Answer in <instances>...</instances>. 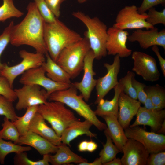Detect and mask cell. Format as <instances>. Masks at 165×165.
<instances>
[{"instance_id":"20","label":"cell","mask_w":165,"mask_h":165,"mask_svg":"<svg viewBox=\"0 0 165 165\" xmlns=\"http://www.w3.org/2000/svg\"><path fill=\"white\" fill-rule=\"evenodd\" d=\"M18 144L33 147L41 155L55 153L58 148L55 145L39 135L30 131L21 135Z\"/></svg>"},{"instance_id":"38","label":"cell","mask_w":165,"mask_h":165,"mask_svg":"<svg viewBox=\"0 0 165 165\" xmlns=\"http://www.w3.org/2000/svg\"><path fill=\"white\" fill-rule=\"evenodd\" d=\"M147 13L148 17L146 21L152 25L158 24H162L165 25V9L162 11H158L155 8L152 7L149 9Z\"/></svg>"},{"instance_id":"40","label":"cell","mask_w":165,"mask_h":165,"mask_svg":"<svg viewBox=\"0 0 165 165\" xmlns=\"http://www.w3.org/2000/svg\"><path fill=\"white\" fill-rule=\"evenodd\" d=\"M134 77H133L132 79L133 86L136 90L138 101L141 103L144 104L147 97L145 90V88L146 86L145 84L137 80Z\"/></svg>"},{"instance_id":"29","label":"cell","mask_w":165,"mask_h":165,"mask_svg":"<svg viewBox=\"0 0 165 165\" xmlns=\"http://www.w3.org/2000/svg\"><path fill=\"white\" fill-rule=\"evenodd\" d=\"M105 134L106 141L103 145V148L100 152L99 156L102 165L110 162L116 157V155L121 151L114 145L112 141L107 130L105 129Z\"/></svg>"},{"instance_id":"28","label":"cell","mask_w":165,"mask_h":165,"mask_svg":"<svg viewBox=\"0 0 165 165\" xmlns=\"http://www.w3.org/2000/svg\"><path fill=\"white\" fill-rule=\"evenodd\" d=\"M145 90L149 94L154 109H163L165 107V90L164 88L156 84L146 86Z\"/></svg>"},{"instance_id":"22","label":"cell","mask_w":165,"mask_h":165,"mask_svg":"<svg viewBox=\"0 0 165 165\" xmlns=\"http://www.w3.org/2000/svg\"><path fill=\"white\" fill-rule=\"evenodd\" d=\"M93 125L88 120H78L72 123L63 132L60 137L62 142L70 146L71 142L79 136L86 135L91 138L96 137L97 134L92 132L90 129Z\"/></svg>"},{"instance_id":"32","label":"cell","mask_w":165,"mask_h":165,"mask_svg":"<svg viewBox=\"0 0 165 165\" xmlns=\"http://www.w3.org/2000/svg\"><path fill=\"white\" fill-rule=\"evenodd\" d=\"M24 14L15 6L13 0H3L0 6V22H4L12 17L19 18Z\"/></svg>"},{"instance_id":"30","label":"cell","mask_w":165,"mask_h":165,"mask_svg":"<svg viewBox=\"0 0 165 165\" xmlns=\"http://www.w3.org/2000/svg\"><path fill=\"white\" fill-rule=\"evenodd\" d=\"M0 130V138L18 144L20 135L17 128L8 118L4 117Z\"/></svg>"},{"instance_id":"47","label":"cell","mask_w":165,"mask_h":165,"mask_svg":"<svg viewBox=\"0 0 165 165\" xmlns=\"http://www.w3.org/2000/svg\"><path fill=\"white\" fill-rule=\"evenodd\" d=\"M79 165H102L100 158L96 159L93 162L89 163L87 162L80 163Z\"/></svg>"},{"instance_id":"10","label":"cell","mask_w":165,"mask_h":165,"mask_svg":"<svg viewBox=\"0 0 165 165\" xmlns=\"http://www.w3.org/2000/svg\"><path fill=\"white\" fill-rule=\"evenodd\" d=\"M46 72L42 66L28 70L23 73L19 80L23 85L34 84L43 87L49 96L53 92L67 89L71 84L59 83L54 81L45 75Z\"/></svg>"},{"instance_id":"25","label":"cell","mask_w":165,"mask_h":165,"mask_svg":"<svg viewBox=\"0 0 165 165\" xmlns=\"http://www.w3.org/2000/svg\"><path fill=\"white\" fill-rule=\"evenodd\" d=\"M114 95L110 100L101 99L98 102L97 108L94 111L97 116H101L112 115L117 117L119 111L118 99L119 95L123 90V86L121 83H118L114 87Z\"/></svg>"},{"instance_id":"16","label":"cell","mask_w":165,"mask_h":165,"mask_svg":"<svg viewBox=\"0 0 165 165\" xmlns=\"http://www.w3.org/2000/svg\"><path fill=\"white\" fill-rule=\"evenodd\" d=\"M122 165H145L150 153L139 142L128 139L122 148Z\"/></svg>"},{"instance_id":"49","label":"cell","mask_w":165,"mask_h":165,"mask_svg":"<svg viewBox=\"0 0 165 165\" xmlns=\"http://www.w3.org/2000/svg\"><path fill=\"white\" fill-rule=\"evenodd\" d=\"M157 133L164 134L165 133V120L163 122L160 129L156 132Z\"/></svg>"},{"instance_id":"14","label":"cell","mask_w":165,"mask_h":165,"mask_svg":"<svg viewBox=\"0 0 165 165\" xmlns=\"http://www.w3.org/2000/svg\"><path fill=\"white\" fill-rule=\"evenodd\" d=\"M107 33L106 44L107 54L118 55L120 58L127 57L131 54L132 50L126 46L129 35L127 31L113 25L108 29Z\"/></svg>"},{"instance_id":"1","label":"cell","mask_w":165,"mask_h":165,"mask_svg":"<svg viewBox=\"0 0 165 165\" xmlns=\"http://www.w3.org/2000/svg\"><path fill=\"white\" fill-rule=\"evenodd\" d=\"M27 9L24 19L13 27L10 43L16 46H29L45 55L48 52L44 38L45 22L34 2L30 3Z\"/></svg>"},{"instance_id":"41","label":"cell","mask_w":165,"mask_h":165,"mask_svg":"<svg viewBox=\"0 0 165 165\" xmlns=\"http://www.w3.org/2000/svg\"><path fill=\"white\" fill-rule=\"evenodd\" d=\"M165 152L162 151L149 154L146 165H164Z\"/></svg>"},{"instance_id":"34","label":"cell","mask_w":165,"mask_h":165,"mask_svg":"<svg viewBox=\"0 0 165 165\" xmlns=\"http://www.w3.org/2000/svg\"><path fill=\"white\" fill-rule=\"evenodd\" d=\"M13 102L0 94V115L8 118L12 122L18 117L13 104Z\"/></svg>"},{"instance_id":"17","label":"cell","mask_w":165,"mask_h":165,"mask_svg":"<svg viewBox=\"0 0 165 165\" xmlns=\"http://www.w3.org/2000/svg\"><path fill=\"white\" fill-rule=\"evenodd\" d=\"M128 39L131 42H137L143 49L156 45L162 47L165 50V29L160 31L156 27L146 30L138 29L134 31Z\"/></svg>"},{"instance_id":"31","label":"cell","mask_w":165,"mask_h":165,"mask_svg":"<svg viewBox=\"0 0 165 165\" xmlns=\"http://www.w3.org/2000/svg\"><path fill=\"white\" fill-rule=\"evenodd\" d=\"M38 106L35 105L28 108L23 116H18L16 120L13 122L20 135L25 134L28 131L29 124L37 112Z\"/></svg>"},{"instance_id":"12","label":"cell","mask_w":165,"mask_h":165,"mask_svg":"<svg viewBox=\"0 0 165 165\" xmlns=\"http://www.w3.org/2000/svg\"><path fill=\"white\" fill-rule=\"evenodd\" d=\"M134 61L132 71L141 76L145 81L155 82L158 80L160 73L156 59L145 53L135 51L132 53Z\"/></svg>"},{"instance_id":"23","label":"cell","mask_w":165,"mask_h":165,"mask_svg":"<svg viewBox=\"0 0 165 165\" xmlns=\"http://www.w3.org/2000/svg\"><path fill=\"white\" fill-rule=\"evenodd\" d=\"M105 121L107 127L105 129L115 145L121 151L128 138L126 136L124 129L119 123L117 117L111 115L101 117Z\"/></svg>"},{"instance_id":"7","label":"cell","mask_w":165,"mask_h":165,"mask_svg":"<svg viewBox=\"0 0 165 165\" xmlns=\"http://www.w3.org/2000/svg\"><path fill=\"white\" fill-rule=\"evenodd\" d=\"M19 54L22 59L20 63L11 66L5 63L0 73V75L5 77L13 88L15 79L17 76L28 70L41 66L46 60L43 54L31 53L24 50H20Z\"/></svg>"},{"instance_id":"27","label":"cell","mask_w":165,"mask_h":165,"mask_svg":"<svg viewBox=\"0 0 165 165\" xmlns=\"http://www.w3.org/2000/svg\"><path fill=\"white\" fill-rule=\"evenodd\" d=\"M31 147L25 146L15 144L11 141H6L0 138V163L3 164L6 156L12 153L16 154L31 150Z\"/></svg>"},{"instance_id":"19","label":"cell","mask_w":165,"mask_h":165,"mask_svg":"<svg viewBox=\"0 0 165 165\" xmlns=\"http://www.w3.org/2000/svg\"><path fill=\"white\" fill-rule=\"evenodd\" d=\"M136 115L135 121L129 127L141 125L148 126L152 132H156L165 120V110L149 109L141 106Z\"/></svg>"},{"instance_id":"43","label":"cell","mask_w":165,"mask_h":165,"mask_svg":"<svg viewBox=\"0 0 165 165\" xmlns=\"http://www.w3.org/2000/svg\"><path fill=\"white\" fill-rule=\"evenodd\" d=\"M66 0H44L46 4L55 16L58 18L61 14V4Z\"/></svg>"},{"instance_id":"8","label":"cell","mask_w":165,"mask_h":165,"mask_svg":"<svg viewBox=\"0 0 165 165\" xmlns=\"http://www.w3.org/2000/svg\"><path fill=\"white\" fill-rule=\"evenodd\" d=\"M127 138L134 139L141 143L150 154L165 149V136L163 134L148 132L139 126L124 129Z\"/></svg>"},{"instance_id":"44","label":"cell","mask_w":165,"mask_h":165,"mask_svg":"<svg viewBox=\"0 0 165 165\" xmlns=\"http://www.w3.org/2000/svg\"><path fill=\"white\" fill-rule=\"evenodd\" d=\"M152 50L156 54L159 62L163 76L165 77V60L161 56L159 51V49L157 46L155 45L152 46Z\"/></svg>"},{"instance_id":"48","label":"cell","mask_w":165,"mask_h":165,"mask_svg":"<svg viewBox=\"0 0 165 165\" xmlns=\"http://www.w3.org/2000/svg\"><path fill=\"white\" fill-rule=\"evenodd\" d=\"M121 159L115 157L112 160L107 163L104 165H122Z\"/></svg>"},{"instance_id":"21","label":"cell","mask_w":165,"mask_h":165,"mask_svg":"<svg viewBox=\"0 0 165 165\" xmlns=\"http://www.w3.org/2000/svg\"><path fill=\"white\" fill-rule=\"evenodd\" d=\"M45 120L37 112L29 124L28 131L39 135L55 145H61L62 143L61 137L47 125Z\"/></svg>"},{"instance_id":"13","label":"cell","mask_w":165,"mask_h":165,"mask_svg":"<svg viewBox=\"0 0 165 165\" xmlns=\"http://www.w3.org/2000/svg\"><path fill=\"white\" fill-rule=\"evenodd\" d=\"M118 55H115L112 64H104L107 72L104 76L99 78L97 81L95 86L97 98L95 102L97 104L109 91L118 83V76L120 68V59Z\"/></svg>"},{"instance_id":"42","label":"cell","mask_w":165,"mask_h":165,"mask_svg":"<svg viewBox=\"0 0 165 165\" xmlns=\"http://www.w3.org/2000/svg\"><path fill=\"white\" fill-rule=\"evenodd\" d=\"M165 4V0H143L140 6L138 8L139 13H146L149 9L159 4L163 6Z\"/></svg>"},{"instance_id":"46","label":"cell","mask_w":165,"mask_h":165,"mask_svg":"<svg viewBox=\"0 0 165 165\" xmlns=\"http://www.w3.org/2000/svg\"><path fill=\"white\" fill-rule=\"evenodd\" d=\"M88 141L85 140L82 141L79 144L78 146V148L79 152L87 151Z\"/></svg>"},{"instance_id":"24","label":"cell","mask_w":165,"mask_h":165,"mask_svg":"<svg viewBox=\"0 0 165 165\" xmlns=\"http://www.w3.org/2000/svg\"><path fill=\"white\" fill-rule=\"evenodd\" d=\"M55 154L50 156V163L53 165H61L70 163L78 164L87 160L72 152L67 145L62 143L58 146Z\"/></svg>"},{"instance_id":"26","label":"cell","mask_w":165,"mask_h":165,"mask_svg":"<svg viewBox=\"0 0 165 165\" xmlns=\"http://www.w3.org/2000/svg\"><path fill=\"white\" fill-rule=\"evenodd\" d=\"M46 59L42 66L47 77L57 82L71 84L69 75L50 57L48 53L46 54Z\"/></svg>"},{"instance_id":"45","label":"cell","mask_w":165,"mask_h":165,"mask_svg":"<svg viewBox=\"0 0 165 165\" xmlns=\"http://www.w3.org/2000/svg\"><path fill=\"white\" fill-rule=\"evenodd\" d=\"M97 147V144L92 140H91L88 141L87 151L90 152H93Z\"/></svg>"},{"instance_id":"9","label":"cell","mask_w":165,"mask_h":165,"mask_svg":"<svg viewBox=\"0 0 165 165\" xmlns=\"http://www.w3.org/2000/svg\"><path fill=\"white\" fill-rule=\"evenodd\" d=\"M148 15L146 13H139L135 5L127 6L122 9L117 15L113 26L119 28L142 29L152 28L154 26L146 21Z\"/></svg>"},{"instance_id":"5","label":"cell","mask_w":165,"mask_h":165,"mask_svg":"<svg viewBox=\"0 0 165 165\" xmlns=\"http://www.w3.org/2000/svg\"><path fill=\"white\" fill-rule=\"evenodd\" d=\"M85 36L80 40L64 48L59 54L56 63L70 75L76 77L83 70L85 58L90 50Z\"/></svg>"},{"instance_id":"15","label":"cell","mask_w":165,"mask_h":165,"mask_svg":"<svg viewBox=\"0 0 165 165\" xmlns=\"http://www.w3.org/2000/svg\"><path fill=\"white\" fill-rule=\"evenodd\" d=\"M95 59L94 53L90 49L84 60L83 69L84 74L82 79L80 82L72 83V85L80 92L86 101L89 100L92 92L96 84L97 80L94 78L96 73L93 69V62Z\"/></svg>"},{"instance_id":"37","label":"cell","mask_w":165,"mask_h":165,"mask_svg":"<svg viewBox=\"0 0 165 165\" xmlns=\"http://www.w3.org/2000/svg\"><path fill=\"white\" fill-rule=\"evenodd\" d=\"M14 25V22L11 21L0 35V58L2 53L10 43L12 30ZM4 64L2 63L0 60V73L3 68Z\"/></svg>"},{"instance_id":"36","label":"cell","mask_w":165,"mask_h":165,"mask_svg":"<svg viewBox=\"0 0 165 165\" xmlns=\"http://www.w3.org/2000/svg\"><path fill=\"white\" fill-rule=\"evenodd\" d=\"M40 14L46 23H52L58 20L46 4L44 0H33Z\"/></svg>"},{"instance_id":"33","label":"cell","mask_w":165,"mask_h":165,"mask_svg":"<svg viewBox=\"0 0 165 165\" xmlns=\"http://www.w3.org/2000/svg\"><path fill=\"white\" fill-rule=\"evenodd\" d=\"M43 156L42 159L35 161L28 158L26 152L16 154L13 159V163L16 165H49L50 154H46Z\"/></svg>"},{"instance_id":"2","label":"cell","mask_w":165,"mask_h":165,"mask_svg":"<svg viewBox=\"0 0 165 165\" xmlns=\"http://www.w3.org/2000/svg\"><path fill=\"white\" fill-rule=\"evenodd\" d=\"M82 38L79 34L68 28L58 19L53 23L45 22L44 40L48 53L55 62L64 48Z\"/></svg>"},{"instance_id":"4","label":"cell","mask_w":165,"mask_h":165,"mask_svg":"<svg viewBox=\"0 0 165 165\" xmlns=\"http://www.w3.org/2000/svg\"><path fill=\"white\" fill-rule=\"evenodd\" d=\"M72 14L86 27L87 30L84 35L88 39L95 59L100 60L106 56L107 53L106 44L108 38L106 25L97 17L91 18L81 11L74 12Z\"/></svg>"},{"instance_id":"3","label":"cell","mask_w":165,"mask_h":165,"mask_svg":"<svg viewBox=\"0 0 165 165\" xmlns=\"http://www.w3.org/2000/svg\"><path fill=\"white\" fill-rule=\"evenodd\" d=\"M77 89L72 85L69 88L58 90L49 97V101L62 102L75 111L79 115L91 122L99 130H105L106 124L100 121L94 111L86 103L82 95H78Z\"/></svg>"},{"instance_id":"39","label":"cell","mask_w":165,"mask_h":165,"mask_svg":"<svg viewBox=\"0 0 165 165\" xmlns=\"http://www.w3.org/2000/svg\"><path fill=\"white\" fill-rule=\"evenodd\" d=\"M0 94L14 102L17 99L13 88L8 80L4 77L0 75Z\"/></svg>"},{"instance_id":"50","label":"cell","mask_w":165,"mask_h":165,"mask_svg":"<svg viewBox=\"0 0 165 165\" xmlns=\"http://www.w3.org/2000/svg\"><path fill=\"white\" fill-rule=\"evenodd\" d=\"M87 0H77L78 2L80 3H83L86 2Z\"/></svg>"},{"instance_id":"6","label":"cell","mask_w":165,"mask_h":165,"mask_svg":"<svg viewBox=\"0 0 165 165\" xmlns=\"http://www.w3.org/2000/svg\"><path fill=\"white\" fill-rule=\"evenodd\" d=\"M63 103L58 101H47L38 106L37 112L51 125L61 137L64 130L78 119L73 112Z\"/></svg>"},{"instance_id":"11","label":"cell","mask_w":165,"mask_h":165,"mask_svg":"<svg viewBox=\"0 0 165 165\" xmlns=\"http://www.w3.org/2000/svg\"><path fill=\"white\" fill-rule=\"evenodd\" d=\"M14 91L18 99L15 108L18 111L28 108L39 105L47 101L46 91L41 89L40 86L34 84H25Z\"/></svg>"},{"instance_id":"18","label":"cell","mask_w":165,"mask_h":165,"mask_svg":"<svg viewBox=\"0 0 165 165\" xmlns=\"http://www.w3.org/2000/svg\"><path fill=\"white\" fill-rule=\"evenodd\" d=\"M118 105V119L124 129L129 126L130 121L141 107V103L129 97L122 90L119 97Z\"/></svg>"},{"instance_id":"35","label":"cell","mask_w":165,"mask_h":165,"mask_svg":"<svg viewBox=\"0 0 165 165\" xmlns=\"http://www.w3.org/2000/svg\"><path fill=\"white\" fill-rule=\"evenodd\" d=\"M134 76L133 72L128 71L124 77L119 79V82L122 84L123 91L125 94L132 99L137 100V93L132 82V78Z\"/></svg>"}]
</instances>
